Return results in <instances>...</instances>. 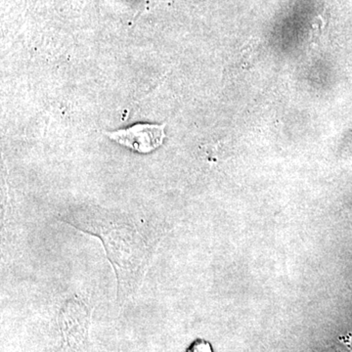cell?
<instances>
[{"label":"cell","mask_w":352,"mask_h":352,"mask_svg":"<svg viewBox=\"0 0 352 352\" xmlns=\"http://www.w3.org/2000/svg\"><path fill=\"white\" fill-rule=\"evenodd\" d=\"M166 124H136L126 129L106 131L105 134L120 145L138 153H150L163 144L166 138Z\"/></svg>","instance_id":"obj_1"},{"label":"cell","mask_w":352,"mask_h":352,"mask_svg":"<svg viewBox=\"0 0 352 352\" xmlns=\"http://www.w3.org/2000/svg\"><path fill=\"white\" fill-rule=\"evenodd\" d=\"M191 352H210V346H208L207 344L201 342V344H195L193 349H192Z\"/></svg>","instance_id":"obj_2"}]
</instances>
